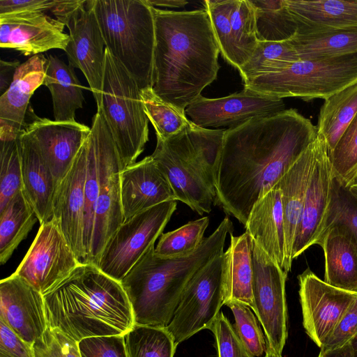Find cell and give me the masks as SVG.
<instances>
[{
    "mask_svg": "<svg viewBox=\"0 0 357 357\" xmlns=\"http://www.w3.org/2000/svg\"><path fill=\"white\" fill-rule=\"evenodd\" d=\"M80 264L52 218L40 225L24 259L13 273L43 295L66 280Z\"/></svg>",
    "mask_w": 357,
    "mask_h": 357,
    "instance_id": "13",
    "label": "cell"
},
{
    "mask_svg": "<svg viewBox=\"0 0 357 357\" xmlns=\"http://www.w3.org/2000/svg\"><path fill=\"white\" fill-rule=\"evenodd\" d=\"M318 144L317 134L314 140L276 184L282 191L286 248L284 271L287 273L291 268L294 242L313 170Z\"/></svg>",
    "mask_w": 357,
    "mask_h": 357,
    "instance_id": "24",
    "label": "cell"
},
{
    "mask_svg": "<svg viewBox=\"0 0 357 357\" xmlns=\"http://www.w3.org/2000/svg\"><path fill=\"white\" fill-rule=\"evenodd\" d=\"M0 319L32 345L48 328L43 295L14 273L0 282Z\"/></svg>",
    "mask_w": 357,
    "mask_h": 357,
    "instance_id": "20",
    "label": "cell"
},
{
    "mask_svg": "<svg viewBox=\"0 0 357 357\" xmlns=\"http://www.w3.org/2000/svg\"><path fill=\"white\" fill-rule=\"evenodd\" d=\"M152 7V6H151ZM155 47L152 88L185 110L216 79L219 46L206 9L173 11L152 7Z\"/></svg>",
    "mask_w": 357,
    "mask_h": 357,
    "instance_id": "2",
    "label": "cell"
},
{
    "mask_svg": "<svg viewBox=\"0 0 357 357\" xmlns=\"http://www.w3.org/2000/svg\"><path fill=\"white\" fill-rule=\"evenodd\" d=\"M333 176L345 188L357 183V113L328 153Z\"/></svg>",
    "mask_w": 357,
    "mask_h": 357,
    "instance_id": "39",
    "label": "cell"
},
{
    "mask_svg": "<svg viewBox=\"0 0 357 357\" xmlns=\"http://www.w3.org/2000/svg\"><path fill=\"white\" fill-rule=\"evenodd\" d=\"M65 24L43 12H20L0 15V46L14 49L24 56L36 55L52 49L65 51L69 34Z\"/></svg>",
    "mask_w": 357,
    "mask_h": 357,
    "instance_id": "18",
    "label": "cell"
},
{
    "mask_svg": "<svg viewBox=\"0 0 357 357\" xmlns=\"http://www.w3.org/2000/svg\"><path fill=\"white\" fill-rule=\"evenodd\" d=\"M318 357H351L349 342L335 349L327 351L321 350Z\"/></svg>",
    "mask_w": 357,
    "mask_h": 357,
    "instance_id": "52",
    "label": "cell"
},
{
    "mask_svg": "<svg viewBox=\"0 0 357 357\" xmlns=\"http://www.w3.org/2000/svg\"><path fill=\"white\" fill-rule=\"evenodd\" d=\"M252 267V310L265 333L266 351L282 356L287 338V273L254 241Z\"/></svg>",
    "mask_w": 357,
    "mask_h": 357,
    "instance_id": "10",
    "label": "cell"
},
{
    "mask_svg": "<svg viewBox=\"0 0 357 357\" xmlns=\"http://www.w3.org/2000/svg\"><path fill=\"white\" fill-rule=\"evenodd\" d=\"M120 185L124 220L162 202L176 200L168 179L151 155L123 168Z\"/></svg>",
    "mask_w": 357,
    "mask_h": 357,
    "instance_id": "22",
    "label": "cell"
},
{
    "mask_svg": "<svg viewBox=\"0 0 357 357\" xmlns=\"http://www.w3.org/2000/svg\"><path fill=\"white\" fill-rule=\"evenodd\" d=\"M357 334V298L326 338L321 350H332L344 346Z\"/></svg>",
    "mask_w": 357,
    "mask_h": 357,
    "instance_id": "48",
    "label": "cell"
},
{
    "mask_svg": "<svg viewBox=\"0 0 357 357\" xmlns=\"http://www.w3.org/2000/svg\"><path fill=\"white\" fill-rule=\"evenodd\" d=\"M86 169L84 142L70 169L58 183L52 204V218L57 222L80 264H86L83 242Z\"/></svg>",
    "mask_w": 357,
    "mask_h": 357,
    "instance_id": "21",
    "label": "cell"
},
{
    "mask_svg": "<svg viewBox=\"0 0 357 357\" xmlns=\"http://www.w3.org/2000/svg\"><path fill=\"white\" fill-rule=\"evenodd\" d=\"M289 40L302 61L355 54L357 53V26L319 27L298 22L296 33Z\"/></svg>",
    "mask_w": 357,
    "mask_h": 357,
    "instance_id": "28",
    "label": "cell"
},
{
    "mask_svg": "<svg viewBox=\"0 0 357 357\" xmlns=\"http://www.w3.org/2000/svg\"><path fill=\"white\" fill-rule=\"evenodd\" d=\"M233 224L224 218L194 252L163 257L152 245L120 282L130 302L135 325L167 327L192 278L224 252Z\"/></svg>",
    "mask_w": 357,
    "mask_h": 357,
    "instance_id": "4",
    "label": "cell"
},
{
    "mask_svg": "<svg viewBox=\"0 0 357 357\" xmlns=\"http://www.w3.org/2000/svg\"><path fill=\"white\" fill-rule=\"evenodd\" d=\"M250 2L255 8L259 41H284L295 35L298 22L287 8L284 0Z\"/></svg>",
    "mask_w": 357,
    "mask_h": 357,
    "instance_id": "34",
    "label": "cell"
},
{
    "mask_svg": "<svg viewBox=\"0 0 357 357\" xmlns=\"http://www.w3.org/2000/svg\"><path fill=\"white\" fill-rule=\"evenodd\" d=\"M303 324L306 333L321 347L357 292L337 288L321 280L309 268L298 276Z\"/></svg>",
    "mask_w": 357,
    "mask_h": 357,
    "instance_id": "17",
    "label": "cell"
},
{
    "mask_svg": "<svg viewBox=\"0 0 357 357\" xmlns=\"http://www.w3.org/2000/svg\"><path fill=\"white\" fill-rule=\"evenodd\" d=\"M317 245L324 252V281L357 292V246L347 229L337 223L328 226Z\"/></svg>",
    "mask_w": 357,
    "mask_h": 357,
    "instance_id": "27",
    "label": "cell"
},
{
    "mask_svg": "<svg viewBox=\"0 0 357 357\" xmlns=\"http://www.w3.org/2000/svg\"><path fill=\"white\" fill-rule=\"evenodd\" d=\"M43 84L52 96L54 118L56 121H75V112L83 107V86L74 68L56 56H47Z\"/></svg>",
    "mask_w": 357,
    "mask_h": 357,
    "instance_id": "30",
    "label": "cell"
},
{
    "mask_svg": "<svg viewBox=\"0 0 357 357\" xmlns=\"http://www.w3.org/2000/svg\"><path fill=\"white\" fill-rule=\"evenodd\" d=\"M208 329L215 340L218 357H254L222 312H220Z\"/></svg>",
    "mask_w": 357,
    "mask_h": 357,
    "instance_id": "45",
    "label": "cell"
},
{
    "mask_svg": "<svg viewBox=\"0 0 357 357\" xmlns=\"http://www.w3.org/2000/svg\"><path fill=\"white\" fill-rule=\"evenodd\" d=\"M284 1L296 20L305 25L333 28L357 26V1Z\"/></svg>",
    "mask_w": 357,
    "mask_h": 357,
    "instance_id": "31",
    "label": "cell"
},
{
    "mask_svg": "<svg viewBox=\"0 0 357 357\" xmlns=\"http://www.w3.org/2000/svg\"><path fill=\"white\" fill-rule=\"evenodd\" d=\"M231 3V0H206L204 1L219 46L220 52L229 64L239 70L241 63L234 41L230 22Z\"/></svg>",
    "mask_w": 357,
    "mask_h": 357,
    "instance_id": "41",
    "label": "cell"
},
{
    "mask_svg": "<svg viewBox=\"0 0 357 357\" xmlns=\"http://www.w3.org/2000/svg\"><path fill=\"white\" fill-rule=\"evenodd\" d=\"M0 357H34L31 345L0 319Z\"/></svg>",
    "mask_w": 357,
    "mask_h": 357,
    "instance_id": "49",
    "label": "cell"
},
{
    "mask_svg": "<svg viewBox=\"0 0 357 357\" xmlns=\"http://www.w3.org/2000/svg\"><path fill=\"white\" fill-rule=\"evenodd\" d=\"M225 129L192 123L157 144L151 157L168 179L176 200L199 215L208 213L215 199V183Z\"/></svg>",
    "mask_w": 357,
    "mask_h": 357,
    "instance_id": "5",
    "label": "cell"
},
{
    "mask_svg": "<svg viewBox=\"0 0 357 357\" xmlns=\"http://www.w3.org/2000/svg\"><path fill=\"white\" fill-rule=\"evenodd\" d=\"M349 342L351 349V357H357V334Z\"/></svg>",
    "mask_w": 357,
    "mask_h": 357,
    "instance_id": "54",
    "label": "cell"
},
{
    "mask_svg": "<svg viewBox=\"0 0 357 357\" xmlns=\"http://www.w3.org/2000/svg\"><path fill=\"white\" fill-rule=\"evenodd\" d=\"M32 348L34 357H81L77 342L50 328L34 342Z\"/></svg>",
    "mask_w": 357,
    "mask_h": 357,
    "instance_id": "46",
    "label": "cell"
},
{
    "mask_svg": "<svg viewBox=\"0 0 357 357\" xmlns=\"http://www.w3.org/2000/svg\"><path fill=\"white\" fill-rule=\"evenodd\" d=\"M357 113V82L324 100L319 115L317 133L331 152Z\"/></svg>",
    "mask_w": 357,
    "mask_h": 357,
    "instance_id": "32",
    "label": "cell"
},
{
    "mask_svg": "<svg viewBox=\"0 0 357 357\" xmlns=\"http://www.w3.org/2000/svg\"><path fill=\"white\" fill-rule=\"evenodd\" d=\"M38 218L22 190L0 211V263L6 264Z\"/></svg>",
    "mask_w": 357,
    "mask_h": 357,
    "instance_id": "33",
    "label": "cell"
},
{
    "mask_svg": "<svg viewBox=\"0 0 357 357\" xmlns=\"http://www.w3.org/2000/svg\"><path fill=\"white\" fill-rule=\"evenodd\" d=\"M124 340L128 357H174L177 347L166 327L135 324Z\"/></svg>",
    "mask_w": 357,
    "mask_h": 357,
    "instance_id": "37",
    "label": "cell"
},
{
    "mask_svg": "<svg viewBox=\"0 0 357 357\" xmlns=\"http://www.w3.org/2000/svg\"><path fill=\"white\" fill-rule=\"evenodd\" d=\"M351 192L357 195V183L350 188Z\"/></svg>",
    "mask_w": 357,
    "mask_h": 357,
    "instance_id": "56",
    "label": "cell"
},
{
    "mask_svg": "<svg viewBox=\"0 0 357 357\" xmlns=\"http://www.w3.org/2000/svg\"><path fill=\"white\" fill-rule=\"evenodd\" d=\"M90 130L91 127L76 121L39 117L29 105L21 132L37 148L58 185L70 169Z\"/></svg>",
    "mask_w": 357,
    "mask_h": 357,
    "instance_id": "16",
    "label": "cell"
},
{
    "mask_svg": "<svg viewBox=\"0 0 357 357\" xmlns=\"http://www.w3.org/2000/svg\"><path fill=\"white\" fill-rule=\"evenodd\" d=\"M318 136L317 155L294 242L292 259L318 243L331 202L333 178L331 163L326 142Z\"/></svg>",
    "mask_w": 357,
    "mask_h": 357,
    "instance_id": "19",
    "label": "cell"
},
{
    "mask_svg": "<svg viewBox=\"0 0 357 357\" xmlns=\"http://www.w3.org/2000/svg\"><path fill=\"white\" fill-rule=\"evenodd\" d=\"M253 240L248 232L230 234V243L223 253L224 305L238 301L253 309Z\"/></svg>",
    "mask_w": 357,
    "mask_h": 357,
    "instance_id": "29",
    "label": "cell"
},
{
    "mask_svg": "<svg viewBox=\"0 0 357 357\" xmlns=\"http://www.w3.org/2000/svg\"><path fill=\"white\" fill-rule=\"evenodd\" d=\"M146 1L149 6L155 8L156 6L181 8L188 4V1L184 0H146Z\"/></svg>",
    "mask_w": 357,
    "mask_h": 357,
    "instance_id": "53",
    "label": "cell"
},
{
    "mask_svg": "<svg viewBox=\"0 0 357 357\" xmlns=\"http://www.w3.org/2000/svg\"><path fill=\"white\" fill-rule=\"evenodd\" d=\"M335 223L342 225L347 229L357 246V195L333 177L323 232L328 226Z\"/></svg>",
    "mask_w": 357,
    "mask_h": 357,
    "instance_id": "43",
    "label": "cell"
},
{
    "mask_svg": "<svg viewBox=\"0 0 357 357\" xmlns=\"http://www.w3.org/2000/svg\"><path fill=\"white\" fill-rule=\"evenodd\" d=\"M140 95L145 114L152 123L158 139H167L192 123L185 110L164 100L155 93L152 86L141 89Z\"/></svg>",
    "mask_w": 357,
    "mask_h": 357,
    "instance_id": "36",
    "label": "cell"
},
{
    "mask_svg": "<svg viewBox=\"0 0 357 357\" xmlns=\"http://www.w3.org/2000/svg\"><path fill=\"white\" fill-rule=\"evenodd\" d=\"M285 110L282 98L245 88L219 98L202 95L189 105L185 115L202 128H234L251 119L273 115Z\"/></svg>",
    "mask_w": 357,
    "mask_h": 357,
    "instance_id": "15",
    "label": "cell"
},
{
    "mask_svg": "<svg viewBox=\"0 0 357 357\" xmlns=\"http://www.w3.org/2000/svg\"><path fill=\"white\" fill-rule=\"evenodd\" d=\"M17 60L8 61H0V95L2 96L11 85L16 70L20 66Z\"/></svg>",
    "mask_w": 357,
    "mask_h": 357,
    "instance_id": "51",
    "label": "cell"
},
{
    "mask_svg": "<svg viewBox=\"0 0 357 357\" xmlns=\"http://www.w3.org/2000/svg\"><path fill=\"white\" fill-rule=\"evenodd\" d=\"M300 61L289 40L259 41L250 59L238 70L243 80L280 71Z\"/></svg>",
    "mask_w": 357,
    "mask_h": 357,
    "instance_id": "35",
    "label": "cell"
},
{
    "mask_svg": "<svg viewBox=\"0 0 357 357\" xmlns=\"http://www.w3.org/2000/svg\"><path fill=\"white\" fill-rule=\"evenodd\" d=\"M230 22L242 67L252 56L259 43L255 8L250 0H231Z\"/></svg>",
    "mask_w": 357,
    "mask_h": 357,
    "instance_id": "38",
    "label": "cell"
},
{
    "mask_svg": "<svg viewBox=\"0 0 357 357\" xmlns=\"http://www.w3.org/2000/svg\"><path fill=\"white\" fill-rule=\"evenodd\" d=\"M223 253L201 269L187 285L166 327L177 345L208 329L220 313L224 305Z\"/></svg>",
    "mask_w": 357,
    "mask_h": 357,
    "instance_id": "11",
    "label": "cell"
},
{
    "mask_svg": "<svg viewBox=\"0 0 357 357\" xmlns=\"http://www.w3.org/2000/svg\"><path fill=\"white\" fill-rule=\"evenodd\" d=\"M105 47L141 89L152 86L155 22L146 0H89Z\"/></svg>",
    "mask_w": 357,
    "mask_h": 357,
    "instance_id": "6",
    "label": "cell"
},
{
    "mask_svg": "<svg viewBox=\"0 0 357 357\" xmlns=\"http://www.w3.org/2000/svg\"><path fill=\"white\" fill-rule=\"evenodd\" d=\"M59 2L60 0H0V15L47 10L52 13Z\"/></svg>",
    "mask_w": 357,
    "mask_h": 357,
    "instance_id": "50",
    "label": "cell"
},
{
    "mask_svg": "<svg viewBox=\"0 0 357 357\" xmlns=\"http://www.w3.org/2000/svg\"><path fill=\"white\" fill-rule=\"evenodd\" d=\"M98 161L99 187L89 262L96 266L105 245L124 220L120 185V174L123 167L105 116Z\"/></svg>",
    "mask_w": 357,
    "mask_h": 357,
    "instance_id": "12",
    "label": "cell"
},
{
    "mask_svg": "<svg viewBox=\"0 0 357 357\" xmlns=\"http://www.w3.org/2000/svg\"><path fill=\"white\" fill-rule=\"evenodd\" d=\"M47 59L31 56L17 68L9 89L0 97V141L17 139L25 123L29 100L43 84Z\"/></svg>",
    "mask_w": 357,
    "mask_h": 357,
    "instance_id": "23",
    "label": "cell"
},
{
    "mask_svg": "<svg viewBox=\"0 0 357 357\" xmlns=\"http://www.w3.org/2000/svg\"><path fill=\"white\" fill-rule=\"evenodd\" d=\"M209 221L208 216H204L161 234L155 248V254L160 257H171L194 252L202 243Z\"/></svg>",
    "mask_w": 357,
    "mask_h": 357,
    "instance_id": "40",
    "label": "cell"
},
{
    "mask_svg": "<svg viewBox=\"0 0 357 357\" xmlns=\"http://www.w3.org/2000/svg\"><path fill=\"white\" fill-rule=\"evenodd\" d=\"M81 357H128L124 335H105L78 342Z\"/></svg>",
    "mask_w": 357,
    "mask_h": 357,
    "instance_id": "47",
    "label": "cell"
},
{
    "mask_svg": "<svg viewBox=\"0 0 357 357\" xmlns=\"http://www.w3.org/2000/svg\"><path fill=\"white\" fill-rule=\"evenodd\" d=\"M245 228L254 242L284 270V220L282 191L278 185L274 186L255 203Z\"/></svg>",
    "mask_w": 357,
    "mask_h": 357,
    "instance_id": "25",
    "label": "cell"
},
{
    "mask_svg": "<svg viewBox=\"0 0 357 357\" xmlns=\"http://www.w3.org/2000/svg\"><path fill=\"white\" fill-rule=\"evenodd\" d=\"M357 82V53L302 61L244 82V87L280 98L324 100Z\"/></svg>",
    "mask_w": 357,
    "mask_h": 357,
    "instance_id": "8",
    "label": "cell"
},
{
    "mask_svg": "<svg viewBox=\"0 0 357 357\" xmlns=\"http://www.w3.org/2000/svg\"><path fill=\"white\" fill-rule=\"evenodd\" d=\"M18 144L22 192L41 225L52 218L53 199L57 184L37 148L22 132L18 137Z\"/></svg>",
    "mask_w": 357,
    "mask_h": 357,
    "instance_id": "26",
    "label": "cell"
},
{
    "mask_svg": "<svg viewBox=\"0 0 357 357\" xmlns=\"http://www.w3.org/2000/svg\"><path fill=\"white\" fill-rule=\"evenodd\" d=\"M58 20L69 30L70 40L65 50L68 65L82 72L99 107L105 45L89 0H78Z\"/></svg>",
    "mask_w": 357,
    "mask_h": 357,
    "instance_id": "14",
    "label": "cell"
},
{
    "mask_svg": "<svg viewBox=\"0 0 357 357\" xmlns=\"http://www.w3.org/2000/svg\"><path fill=\"white\" fill-rule=\"evenodd\" d=\"M225 305L233 312L234 328L248 351L254 357H261L266 354V340L252 309L238 301H230Z\"/></svg>",
    "mask_w": 357,
    "mask_h": 357,
    "instance_id": "44",
    "label": "cell"
},
{
    "mask_svg": "<svg viewBox=\"0 0 357 357\" xmlns=\"http://www.w3.org/2000/svg\"><path fill=\"white\" fill-rule=\"evenodd\" d=\"M176 206V200L162 202L124 220L105 245L98 268L121 282L161 236Z\"/></svg>",
    "mask_w": 357,
    "mask_h": 357,
    "instance_id": "9",
    "label": "cell"
},
{
    "mask_svg": "<svg viewBox=\"0 0 357 357\" xmlns=\"http://www.w3.org/2000/svg\"><path fill=\"white\" fill-rule=\"evenodd\" d=\"M317 128L295 109L225 129L215 205L244 226L270 191L314 140Z\"/></svg>",
    "mask_w": 357,
    "mask_h": 357,
    "instance_id": "1",
    "label": "cell"
},
{
    "mask_svg": "<svg viewBox=\"0 0 357 357\" xmlns=\"http://www.w3.org/2000/svg\"><path fill=\"white\" fill-rule=\"evenodd\" d=\"M43 298L48 328L77 343L91 337L125 335L135 326L121 282L93 264L78 266Z\"/></svg>",
    "mask_w": 357,
    "mask_h": 357,
    "instance_id": "3",
    "label": "cell"
},
{
    "mask_svg": "<svg viewBox=\"0 0 357 357\" xmlns=\"http://www.w3.org/2000/svg\"><path fill=\"white\" fill-rule=\"evenodd\" d=\"M264 357H282V356H276L271 352L266 351Z\"/></svg>",
    "mask_w": 357,
    "mask_h": 357,
    "instance_id": "55",
    "label": "cell"
},
{
    "mask_svg": "<svg viewBox=\"0 0 357 357\" xmlns=\"http://www.w3.org/2000/svg\"><path fill=\"white\" fill-rule=\"evenodd\" d=\"M140 91L135 79L105 47L99 107L109 127L123 168L136 162L149 141V119Z\"/></svg>",
    "mask_w": 357,
    "mask_h": 357,
    "instance_id": "7",
    "label": "cell"
},
{
    "mask_svg": "<svg viewBox=\"0 0 357 357\" xmlns=\"http://www.w3.org/2000/svg\"><path fill=\"white\" fill-rule=\"evenodd\" d=\"M21 190L22 178L18 137L1 141L0 211Z\"/></svg>",
    "mask_w": 357,
    "mask_h": 357,
    "instance_id": "42",
    "label": "cell"
}]
</instances>
